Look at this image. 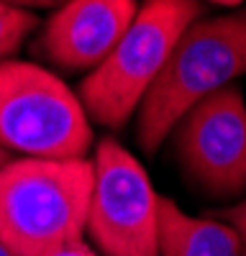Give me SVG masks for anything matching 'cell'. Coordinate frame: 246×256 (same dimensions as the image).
I'll list each match as a JSON object with an SVG mask.
<instances>
[{"label":"cell","mask_w":246,"mask_h":256,"mask_svg":"<svg viewBox=\"0 0 246 256\" xmlns=\"http://www.w3.org/2000/svg\"><path fill=\"white\" fill-rule=\"evenodd\" d=\"M90 159H10L0 166V246L10 256H52L85 236Z\"/></svg>","instance_id":"6da1fadb"},{"label":"cell","mask_w":246,"mask_h":256,"mask_svg":"<svg viewBox=\"0 0 246 256\" xmlns=\"http://www.w3.org/2000/svg\"><path fill=\"white\" fill-rule=\"evenodd\" d=\"M241 74H246V10L192 20L136 108L141 148L154 154L192 105Z\"/></svg>","instance_id":"7a4b0ae2"},{"label":"cell","mask_w":246,"mask_h":256,"mask_svg":"<svg viewBox=\"0 0 246 256\" xmlns=\"http://www.w3.org/2000/svg\"><path fill=\"white\" fill-rule=\"evenodd\" d=\"M200 10L198 0H144L113 52L80 82L88 118L108 128L126 123Z\"/></svg>","instance_id":"3957f363"},{"label":"cell","mask_w":246,"mask_h":256,"mask_svg":"<svg viewBox=\"0 0 246 256\" xmlns=\"http://www.w3.org/2000/svg\"><path fill=\"white\" fill-rule=\"evenodd\" d=\"M0 146L24 159H85L92 126L80 98L44 67L0 62Z\"/></svg>","instance_id":"277c9868"},{"label":"cell","mask_w":246,"mask_h":256,"mask_svg":"<svg viewBox=\"0 0 246 256\" xmlns=\"http://www.w3.org/2000/svg\"><path fill=\"white\" fill-rule=\"evenodd\" d=\"M85 230L106 256H159V195L141 162L116 138L98 144Z\"/></svg>","instance_id":"5b68a950"},{"label":"cell","mask_w":246,"mask_h":256,"mask_svg":"<svg viewBox=\"0 0 246 256\" xmlns=\"http://www.w3.org/2000/svg\"><path fill=\"white\" fill-rule=\"evenodd\" d=\"M174 131V152L188 174L210 198L246 192V102L226 84L184 113Z\"/></svg>","instance_id":"8992f818"},{"label":"cell","mask_w":246,"mask_h":256,"mask_svg":"<svg viewBox=\"0 0 246 256\" xmlns=\"http://www.w3.org/2000/svg\"><path fill=\"white\" fill-rule=\"evenodd\" d=\"M136 0H67L46 20L36 52L70 72L95 70L136 16Z\"/></svg>","instance_id":"52a82bcc"},{"label":"cell","mask_w":246,"mask_h":256,"mask_svg":"<svg viewBox=\"0 0 246 256\" xmlns=\"http://www.w3.org/2000/svg\"><path fill=\"white\" fill-rule=\"evenodd\" d=\"M159 256H241V244L228 223L188 216L174 200L159 198Z\"/></svg>","instance_id":"ba28073f"},{"label":"cell","mask_w":246,"mask_h":256,"mask_svg":"<svg viewBox=\"0 0 246 256\" xmlns=\"http://www.w3.org/2000/svg\"><path fill=\"white\" fill-rule=\"evenodd\" d=\"M38 26V18L18 6L0 3V62H6L18 52L24 38Z\"/></svg>","instance_id":"9c48e42d"},{"label":"cell","mask_w":246,"mask_h":256,"mask_svg":"<svg viewBox=\"0 0 246 256\" xmlns=\"http://www.w3.org/2000/svg\"><path fill=\"white\" fill-rule=\"evenodd\" d=\"M218 216L223 218V223H228L236 230L238 244H241V256H246V198L234 208H223Z\"/></svg>","instance_id":"30bf717a"},{"label":"cell","mask_w":246,"mask_h":256,"mask_svg":"<svg viewBox=\"0 0 246 256\" xmlns=\"http://www.w3.org/2000/svg\"><path fill=\"white\" fill-rule=\"evenodd\" d=\"M52 256H98V254L92 251L90 244H85V236H80V238L67 241L64 246H59Z\"/></svg>","instance_id":"8fae6325"},{"label":"cell","mask_w":246,"mask_h":256,"mask_svg":"<svg viewBox=\"0 0 246 256\" xmlns=\"http://www.w3.org/2000/svg\"><path fill=\"white\" fill-rule=\"evenodd\" d=\"M0 3H8V6H18V8H59L62 3L67 0H0Z\"/></svg>","instance_id":"7c38bea8"},{"label":"cell","mask_w":246,"mask_h":256,"mask_svg":"<svg viewBox=\"0 0 246 256\" xmlns=\"http://www.w3.org/2000/svg\"><path fill=\"white\" fill-rule=\"evenodd\" d=\"M208 3H218V6H238L244 0H208Z\"/></svg>","instance_id":"4fadbf2b"},{"label":"cell","mask_w":246,"mask_h":256,"mask_svg":"<svg viewBox=\"0 0 246 256\" xmlns=\"http://www.w3.org/2000/svg\"><path fill=\"white\" fill-rule=\"evenodd\" d=\"M8 162H10V154L6 152V148H3V146H0V166H6Z\"/></svg>","instance_id":"5bb4252c"},{"label":"cell","mask_w":246,"mask_h":256,"mask_svg":"<svg viewBox=\"0 0 246 256\" xmlns=\"http://www.w3.org/2000/svg\"><path fill=\"white\" fill-rule=\"evenodd\" d=\"M0 256H10V254H8V248H6V246H0Z\"/></svg>","instance_id":"9a60e30c"}]
</instances>
